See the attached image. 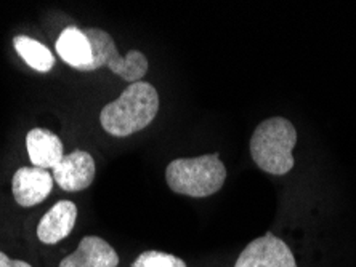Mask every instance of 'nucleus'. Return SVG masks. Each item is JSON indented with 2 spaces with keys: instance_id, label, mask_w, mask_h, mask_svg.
<instances>
[{
  "instance_id": "f257e3e1",
  "label": "nucleus",
  "mask_w": 356,
  "mask_h": 267,
  "mask_svg": "<svg viewBox=\"0 0 356 267\" xmlns=\"http://www.w3.org/2000/svg\"><path fill=\"white\" fill-rule=\"evenodd\" d=\"M159 95L148 82H135L116 101L106 104L99 114L104 132L125 138L148 127L158 115Z\"/></svg>"
},
{
  "instance_id": "f03ea898",
  "label": "nucleus",
  "mask_w": 356,
  "mask_h": 267,
  "mask_svg": "<svg viewBox=\"0 0 356 267\" xmlns=\"http://www.w3.org/2000/svg\"><path fill=\"white\" fill-rule=\"evenodd\" d=\"M297 132L284 117H271L261 122L250 138V155L255 165L275 176L287 175L294 169Z\"/></svg>"
},
{
  "instance_id": "7ed1b4c3",
  "label": "nucleus",
  "mask_w": 356,
  "mask_h": 267,
  "mask_svg": "<svg viewBox=\"0 0 356 267\" xmlns=\"http://www.w3.org/2000/svg\"><path fill=\"white\" fill-rule=\"evenodd\" d=\"M165 180L174 192L201 198L222 189L227 180V169L218 154L177 159L167 165Z\"/></svg>"
},
{
  "instance_id": "20e7f679",
  "label": "nucleus",
  "mask_w": 356,
  "mask_h": 267,
  "mask_svg": "<svg viewBox=\"0 0 356 267\" xmlns=\"http://www.w3.org/2000/svg\"><path fill=\"white\" fill-rule=\"evenodd\" d=\"M83 34L87 35L90 44L92 58L86 66L77 71H97L102 66H108L114 74L122 77L127 82H138L148 72V60L138 50H130L125 56H120L118 46L114 44L111 35L103 29H86Z\"/></svg>"
},
{
  "instance_id": "39448f33",
  "label": "nucleus",
  "mask_w": 356,
  "mask_h": 267,
  "mask_svg": "<svg viewBox=\"0 0 356 267\" xmlns=\"http://www.w3.org/2000/svg\"><path fill=\"white\" fill-rule=\"evenodd\" d=\"M234 267H297L291 248L273 234L255 239L239 255Z\"/></svg>"
},
{
  "instance_id": "423d86ee",
  "label": "nucleus",
  "mask_w": 356,
  "mask_h": 267,
  "mask_svg": "<svg viewBox=\"0 0 356 267\" xmlns=\"http://www.w3.org/2000/svg\"><path fill=\"white\" fill-rule=\"evenodd\" d=\"M54 181L63 191L77 192L87 189L95 180V160L86 150H74L60 160L54 170Z\"/></svg>"
},
{
  "instance_id": "0eeeda50",
  "label": "nucleus",
  "mask_w": 356,
  "mask_h": 267,
  "mask_svg": "<svg viewBox=\"0 0 356 267\" xmlns=\"http://www.w3.org/2000/svg\"><path fill=\"white\" fill-rule=\"evenodd\" d=\"M54 189V176L38 166H24L15 173L12 181L13 197L21 207H34L44 202Z\"/></svg>"
},
{
  "instance_id": "6e6552de",
  "label": "nucleus",
  "mask_w": 356,
  "mask_h": 267,
  "mask_svg": "<svg viewBox=\"0 0 356 267\" xmlns=\"http://www.w3.org/2000/svg\"><path fill=\"white\" fill-rule=\"evenodd\" d=\"M119 256L106 240L87 235L74 253L66 256L60 267H118Z\"/></svg>"
},
{
  "instance_id": "1a4fd4ad",
  "label": "nucleus",
  "mask_w": 356,
  "mask_h": 267,
  "mask_svg": "<svg viewBox=\"0 0 356 267\" xmlns=\"http://www.w3.org/2000/svg\"><path fill=\"white\" fill-rule=\"evenodd\" d=\"M77 207L71 200H61L44 214L38 226V237L47 245L66 239L76 226Z\"/></svg>"
},
{
  "instance_id": "9d476101",
  "label": "nucleus",
  "mask_w": 356,
  "mask_h": 267,
  "mask_svg": "<svg viewBox=\"0 0 356 267\" xmlns=\"http://www.w3.org/2000/svg\"><path fill=\"white\" fill-rule=\"evenodd\" d=\"M26 148L33 165L42 170H54L65 157L61 139L44 128L31 130L26 136Z\"/></svg>"
},
{
  "instance_id": "9b49d317",
  "label": "nucleus",
  "mask_w": 356,
  "mask_h": 267,
  "mask_svg": "<svg viewBox=\"0 0 356 267\" xmlns=\"http://www.w3.org/2000/svg\"><path fill=\"white\" fill-rule=\"evenodd\" d=\"M56 51L61 60L76 69L86 66L92 58L90 44L83 31L77 28H66L56 40Z\"/></svg>"
},
{
  "instance_id": "f8f14e48",
  "label": "nucleus",
  "mask_w": 356,
  "mask_h": 267,
  "mask_svg": "<svg viewBox=\"0 0 356 267\" xmlns=\"http://www.w3.org/2000/svg\"><path fill=\"white\" fill-rule=\"evenodd\" d=\"M15 50L18 55L23 58V61L34 71L39 72H49L55 64V56L51 51L42 45L40 42L26 37V35H17L13 39Z\"/></svg>"
},
{
  "instance_id": "ddd939ff",
  "label": "nucleus",
  "mask_w": 356,
  "mask_h": 267,
  "mask_svg": "<svg viewBox=\"0 0 356 267\" xmlns=\"http://www.w3.org/2000/svg\"><path fill=\"white\" fill-rule=\"evenodd\" d=\"M132 267H186V264L185 261L177 258L174 255L149 250L141 253L138 258L134 261Z\"/></svg>"
},
{
  "instance_id": "4468645a",
  "label": "nucleus",
  "mask_w": 356,
  "mask_h": 267,
  "mask_svg": "<svg viewBox=\"0 0 356 267\" xmlns=\"http://www.w3.org/2000/svg\"><path fill=\"white\" fill-rule=\"evenodd\" d=\"M0 267H33L24 261H18V259H10L7 255L0 251Z\"/></svg>"
}]
</instances>
